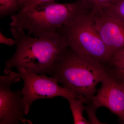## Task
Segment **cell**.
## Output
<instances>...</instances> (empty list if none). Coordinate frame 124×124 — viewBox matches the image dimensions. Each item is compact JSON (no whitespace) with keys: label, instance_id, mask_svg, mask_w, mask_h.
<instances>
[{"label":"cell","instance_id":"cell-1","mask_svg":"<svg viewBox=\"0 0 124 124\" xmlns=\"http://www.w3.org/2000/svg\"><path fill=\"white\" fill-rule=\"evenodd\" d=\"M16 49L13 56L5 62L4 73L13 68H23L37 74L50 75L58 54L68 46L66 38L57 31L45 32L38 37L27 36L24 30L11 28Z\"/></svg>","mask_w":124,"mask_h":124},{"label":"cell","instance_id":"cell-2","mask_svg":"<svg viewBox=\"0 0 124 124\" xmlns=\"http://www.w3.org/2000/svg\"><path fill=\"white\" fill-rule=\"evenodd\" d=\"M104 63L90 57L78 55L69 46L58 54L50 75L62 86L86 98L91 103L96 86L108 74Z\"/></svg>","mask_w":124,"mask_h":124},{"label":"cell","instance_id":"cell-3","mask_svg":"<svg viewBox=\"0 0 124 124\" xmlns=\"http://www.w3.org/2000/svg\"><path fill=\"white\" fill-rule=\"evenodd\" d=\"M93 6L89 0H77L75 2L59 4L55 1L40 5L31 11L20 10L11 16V27L27 30L28 35L38 37L45 32H55L84 14L88 13Z\"/></svg>","mask_w":124,"mask_h":124},{"label":"cell","instance_id":"cell-4","mask_svg":"<svg viewBox=\"0 0 124 124\" xmlns=\"http://www.w3.org/2000/svg\"><path fill=\"white\" fill-rule=\"evenodd\" d=\"M66 38L68 46L78 55L109 63L112 55L95 26L92 10L77 17L57 30Z\"/></svg>","mask_w":124,"mask_h":124},{"label":"cell","instance_id":"cell-5","mask_svg":"<svg viewBox=\"0 0 124 124\" xmlns=\"http://www.w3.org/2000/svg\"><path fill=\"white\" fill-rule=\"evenodd\" d=\"M17 69L19 76L24 82L22 90L25 115L29 113L32 103L38 99L56 97L65 99L69 97L77 98L84 97L60 86L57 80L54 77H49L46 74H37L23 68Z\"/></svg>","mask_w":124,"mask_h":124},{"label":"cell","instance_id":"cell-6","mask_svg":"<svg viewBox=\"0 0 124 124\" xmlns=\"http://www.w3.org/2000/svg\"><path fill=\"white\" fill-rule=\"evenodd\" d=\"M6 75L0 77V124H32L24 118L22 90L13 92L10 89L21 79L18 73L11 71Z\"/></svg>","mask_w":124,"mask_h":124},{"label":"cell","instance_id":"cell-7","mask_svg":"<svg viewBox=\"0 0 124 124\" xmlns=\"http://www.w3.org/2000/svg\"><path fill=\"white\" fill-rule=\"evenodd\" d=\"M92 103L98 108L104 107L124 122V95L121 81L108 73Z\"/></svg>","mask_w":124,"mask_h":124},{"label":"cell","instance_id":"cell-8","mask_svg":"<svg viewBox=\"0 0 124 124\" xmlns=\"http://www.w3.org/2000/svg\"><path fill=\"white\" fill-rule=\"evenodd\" d=\"M92 11L96 29L112 56L124 49V24L102 9Z\"/></svg>","mask_w":124,"mask_h":124},{"label":"cell","instance_id":"cell-9","mask_svg":"<svg viewBox=\"0 0 124 124\" xmlns=\"http://www.w3.org/2000/svg\"><path fill=\"white\" fill-rule=\"evenodd\" d=\"M69 102L75 124H89L88 121L83 116L84 110V103H87L86 98L82 97L79 98L69 97L66 99Z\"/></svg>","mask_w":124,"mask_h":124},{"label":"cell","instance_id":"cell-10","mask_svg":"<svg viewBox=\"0 0 124 124\" xmlns=\"http://www.w3.org/2000/svg\"><path fill=\"white\" fill-rule=\"evenodd\" d=\"M102 9L124 24V0H118L114 3L108 5Z\"/></svg>","mask_w":124,"mask_h":124},{"label":"cell","instance_id":"cell-11","mask_svg":"<svg viewBox=\"0 0 124 124\" xmlns=\"http://www.w3.org/2000/svg\"><path fill=\"white\" fill-rule=\"evenodd\" d=\"M18 0H0L1 17L10 14L22 8Z\"/></svg>","mask_w":124,"mask_h":124},{"label":"cell","instance_id":"cell-12","mask_svg":"<svg viewBox=\"0 0 124 124\" xmlns=\"http://www.w3.org/2000/svg\"><path fill=\"white\" fill-rule=\"evenodd\" d=\"M109 63L114 68L124 70V49L113 54Z\"/></svg>","mask_w":124,"mask_h":124},{"label":"cell","instance_id":"cell-13","mask_svg":"<svg viewBox=\"0 0 124 124\" xmlns=\"http://www.w3.org/2000/svg\"><path fill=\"white\" fill-rule=\"evenodd\" d=\"M98 108L93 103H88L86 106H84V110L88 115L89 124H104L100 122L96 116V110Z\"/></svg>","mask_w":124,"mask_h":124},{"label":"cell","instance_id":"cell-14","mask_svg":"<svg viewBox=\"0 0 124 124\" xmlns=\"http://www.w3.org/2000/svg\"><path fill=\"white\" fill-rule=\"evenodd\" d=\"M55 0H30L23 6L21 10L23 11H31L35 9L40 5L46 2L55 1Z\"/></svg>","mask_w":124,"mask_h":124},{"label":"cell","instance_id":"cell-15","mask_svg":"<svg viewBox=\"0 0 124 124\" xmlns=\"http://www.w3.org/2000/svg\"><path fill=\"white\" fill-rule=\"evenodd\" d=\"M93 6V11L102 9L103 8L117 1V0H89Z\"/></svg>","mask_w":124,"mask_h":124},{"label":"cell","instance_id":"cell-16","mask_svg":"<svg viewBox=\"0 0 124 124\" xmlns=\"http://www.w3.org/2000/svg\"><path fill=\"white\" fill-rule=\"evenodd\" d=\"M108 73L124 82V70L114 68L112 69H108Z\"/></svg>","mask_w":124,"mask_h":124},{"label":"cell","instance_id":"cell-17","mask_svg":"<svg viewBox=\"0 0 124 124\" xmlns=\"http://www.w3.org/2000/svg\"><path fill=\"white\" fill-rule=\"evenodd\" d=\"M0 43L4 44L9 46H12L15 45L16 41L15 40L11 38H8L6 37L3 35L2 32H0Z\"/></svg>","mask_w":124,"mask_h":124},{"label":"cell","instance_id":"cell-18","mask_svg":"<svg viewBox=\"0 0 124 124\" xmlns=\"http://www.w3.org/2000/svg\"><path fill=\"white\" fill-rule=\"evenodd\" d=\"M19 1L20 4L23 6V5L26 3V2H28L30 0H18Z\"/></svg>","mask_w":124,"mask_h":124},{"label":"cell","instance_id":"cell-19","mask_svg":"<svg viewBox=\"0 0 124 124\" xmlns=\"http://www.w3.org/2000/svg\"><path fill=\"white\" fill-rule=\"evenodd\" d=\"M121 84H122V89H123V92H124V82H122L121 81Z\"/></svg>","mask_w":124,"mask_h":124},{"label":"cell","instance_id":"cell-20","mask_svg":"<svg viewBox=\"0 0 124 124\" xmlns=\"http://www.w3.org/2000/svg\"></svg>","mask_w":124,"mask_h":124},{"label":"cell","instance_id":"cell-21","mask_svg":"<svg viewBox=\"0 0 124 124\" xmlns=\"http://www.w3.org/2000/svg\"></svg>","mask_w":124,"mask_h":124}]
</instances>
